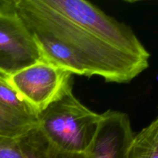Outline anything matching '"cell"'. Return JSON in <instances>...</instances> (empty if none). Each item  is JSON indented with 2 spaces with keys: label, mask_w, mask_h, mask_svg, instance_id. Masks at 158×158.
I'll return each instance as SVG.
<instances>
[{
  "label": "cell",
  "mask_w": 158,
  "mask_h": 158,
  "mask_svg": "<svg viewBox=\"0 0 158 158\" xmlns=\"http://www.w3.org/2000/svg\"><path fill=\"white\" fill-rule=\"evenodd\" d=\"M42 60L72 75L128 83L151 54L133 29L84 0H15Z\"/></svg>",
  "instance_id": "1"
},
{
  "label": "cell",
  "mask_w": 158,
  "mask_h": 158,
  "mask_svg": "<svg viewBox=\"0 0 158 158\" xmlns=\"http://www.w3.org/2000/svg\"><path fill=\"white\" fill-rule=\"evenodd\" d=\"M101 114L82 103L69 89L37 115V127L60 149L85 154L94 138Z\"/></svg>",
  "instance_id": "2"
},
{
  "label": "cell",
  "mask_w": 158,
  "mask_h": 158,
  "mask_svg": "<svg viewBox=\"0 0 158 158\" xmlns=\"http://www.w3.org/2000/svg\"><path fill=\"white\" fill-rule=\"evenodd\" d=\"M2 77L37 115L73 89L72 74L42 59Z\"/></svg>",
  "instance_id": "3"
},
{
  "label": "cell",
  "mask_w": 158,
  "mask_h": 158,
  "mask_svg": "<svg viewBox=\"0 0 158 158\" xmlns=\"http://www.w3.org/2000/svg\"><path fill=\"white\" fill-rule=\"evenodd\" d=\"M41 59L38 47L15 9V0H0V76Z\"/></svg>",
  "instance_id": "4"
},
{
  "label": "cell",
  "mask_w": 158,
  "mask_h": 158,
  "mask_svg": "<svg viewBox=\"0 0 158 158\" xmlns=\"http://www.w3.org/2000/svg\"><path fill=\"white\" fill-rule=\"evenodd\" d=\"M134 134L129 116L108 110L101 114L94 138L86 158H128Z\"/></svg>",
  "instance_id": "5"
},
{
  "label": "cell",
  "mask_w": 158,
  "mask_h": 158,
  "mask_svg": "<svg viewBox=\"0 0 158 158\" xmlns=\"http://www.w3.org/2000/svg\"><path fill=\"white\" fill-rule=\"evenodd\" d=\"M24 158H86L85 154H75L52 144L37 126L17 138Z\"/></svg>",
  "instance_id": "6"
},
{
  "label": "cell",
  "mask_w": 158,
  "mask_h": 158,
  "mask_svg": "<svg viewBox=\"0 0 158 158\" xmlns=\"http://www.w3.org/2000/svg\"><path fill=\"white\" fill-rule=\"evenodd\" d=\"M128 158H158V116L134 134Z\"/></svg>",
  "instance_id": "7"
},
{
  "label": "cell",
  "mask_w": 158,
  "mask_h": 158,
  "mask_svg": "<svg viewBox=\"0 0 158 158\" xmlns=\"http://www.w3.org/2000/svg\"><path fill=\"white\" fill-rule=\"evenodd\" d=\"M0 106L15 116L37 123V114L9 87L0 76Z\"/></svg>",
  "instance_id": "8"
},
{
  "label": "cell",
  "mask_w": 158,
  "mask_h": 158,
  "mask_svg": "<svg viewBox=\"0 0 158 158\" xmlns=\"http://www.w3.org/2000/svg\"><path fill=\"white\" fill-rule=\"evenodd\" d=\"M35 126L37 123L17 117L0 106V137L18 138Z\"/></svg>",
  "instance_id": "9"
},
{
  "label": "cell",
  "mask_w": 158,
  "mask_h": 158,
  "mask_svg": "<svg viewBox=\"0 0 158 158\" xmlns=\"http://www.w3.org/2000/svg\"><path fill=\"white\" fill-rule=\"evenodd\" d=\"M0 158H24L17 138L0 137Z\"/></svg>",
  "instance_id": "10"
}]
</instances>
